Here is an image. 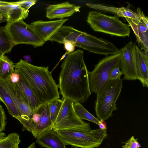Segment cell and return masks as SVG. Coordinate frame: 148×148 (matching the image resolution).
Instances as JSON below:
<instances>
[{
    "mask_svg": "<svg viewBox=\"0 0 148 148\" xmlns=\"http://www.w3.org/2000/svg\"><path fill=\"white\" fill-rule=\"evenodd\" d=\"M61 68L58 86L62 99L84 103L91 92L83 51L78 49L67 54Z\"/></svg>",
    "mask_w": 148,
    "mask_h": 148,
    "instance_id": "obj_1",
    "label": "cell"
},
{
    "mask_svg": "<svg viewBox=\"0 0 148 148\" xmlns=\"http://www.w3.org/2000/svg\"><path fill=\"white\" fill-rule=\"evenodd\" d=\"M48 69V66H35L22 59L14 65L15 71L30 88L39 105L60 98L58 85Z\"/></svg>",
    "mask_w": 148,
    "mask_h": 148,
    "instance_id": "obj_2",
    "label": "cell"
},
{
    "mask_svg": "<svg viewBox=\"0 0 148 148\" xmlns=\"http://www.w3.org/2000/svg\"><path fill=\"white\" fill-rule=\"evenodd\" d=\"M123 79L108 80L96 93L95 110L98 119L104 121L117 109L116 102L123 87Z\"/></svg>",
    "mask_w": 148,
    "mask_h": 148,
    "instance_id": "obj_3",
    "label": "cell"
},
{
    "mask_svg": "<svg viewBox=\"0 0 148 148\" xmlns=\"http://www.w3.org/2000/svg\"><path fill=\"white\" fill-rule=\"evenodd\" d=\"M56 131L66 145H70L74 148L97 147L107 136L106 129L100 128L87 132L75 130Z\"/></svg>",
    "mask_w": 148,
    "mask_h": 148,
    "instance_id": "obj_4",
    "label": "cell"
},
{
    "mask_svg": "<svg viewBox=\"0 0 148 148\" xmlns=\"http://www.w3.org/2000/svg\"><path fill=\"white\" fill-rule=\"evenodd\" d=\"M87 21L95 31L120 37L129 36L130 34L129 25L115 16L92 11L88 13Z\"/></svg>",
    "mask_w": 148,
    "mask_h": 148,
    "instance_id": "obj_5",
    "label": "cell"
},
{
    "mask_svg": "<svg viewBox=\"0 0 148 148\" xmlns=\"http://www.w3.org/2000/svg\"><path fill=\"white\" fill-rule=\"evenodd\" d=\"M121 53L107 56L100 60L91 71L88 72L91 92L96 93L109 79L110 74L114 68L119 66Z\"/></svg>",
    "mask_w": 148,
    "mask_h": 148,
    "instance_id": "obj_6",
    "label": "cell"
},
{
    "mask_svg": "<svg viewBox=\"0 0 148 148\" xmlns=\"http://www.w3.org/2000/svg\"><path fill=\"white\" fill-rule=\"evenodd\" d=\"M62 100L63 104L53 124V130L55 131L75 130L85 132L90 130L89 123L82 121L75 113L73 102L68 99Z\"/></svg>",
    "mask_w": 148,
    "mask_h": 148,
    "instance_id": "obj_7",
    "label": "cell"
},
{
    "mask_svg": "<svg viewBox=\"0 0 148 148\" xmlns=\"http://www.w3.org/2000/svg\"><path fill=\"white\" fill-rule=\"evenodd\" d=\"M4 27L14 46L19 44H26L37 47L42 46L45 43L30 25L25 23L23 19L7 23Z\"/></svg>",
    "mask_w": 148,
    "mask_h": 148,
    "instance_id": "obj_8",
    "label": "cell"
},
{
    "mask_svg": "<svg viewBox=\"0 0 148 148\" xmlns=\"http://www.w3.org/2000/svg\"><path fill=\"white\" fill-rule=\"evenodd\" d=\"M5 81L9 93L21 114V119L19 122L23 125L22 130H27L32 133L34 130L32 121L34 112L26 103L21 92L15 84L9 79Z\"/></svg>",
    "mask_w": 148,
    "mask_h": 148,
    "instance_id": "obj_9",
    "label": "cell"
},
{
    "mask_svg": "<svg viewBox=\"0 0 148 148\" xmlns=\"http://www.w3.org/2000/svg\"><path fill=\"white\" fill-rule=\"evenodd\" d=\"M136 45L130 41L120 49V68L124 75L123 79L125 80H135L137 79L134 56Z\"/></svg>",
    "mask_w": 148,
    "mask_h": 148,
    "instance_id": "obj_10",
    "label": "cell"
},
{
    "mask_svg": "<svg viewBox=\"0 0 148 148\" xmlns=\"http://www.w3.org/2000/svg\"><path fill=\"white\" fill-rule=\"evenodd\" d=\"M68 20L63 18L49 21H37L30 25L40 38L45 42Z\"/></svg>",
    "mask_w": 148,
    "mask_h": 148,
    "instance_id": "obj_11",
    "label": "cell"
},
{
    "mask_svg": "<svg viewBox=\"0 0 148 148\" xmlns=\"http://www.w3.org/2000/svg\"><path fill=\"white\" fill-rule=\"evenodd\" d=\"M81 6L68 2L49 5L46 8V16L50 19H63L72 16L76 12H79Z\"/></svg>",
    "mask_w": 148,
    "mask_h": 148,
    "instance_id": "obj_12",
    "label": "cell"
},
{
    "mask_svg": "<svg viewBox=\"0 0 148 148\" xmlns=\"http://www.w3.org/2000/svg\"><path fill=\"white\" fill-rule=\"evenodd\" d=\"M86 5L90 8L102 12L111 13L119 18L120 17H123L130 18L134 21H140L137 13L130 8V4L126 7H116L102 4L91 3H87Z\"/></svg>",
    "mask_w": 148,
    "mask_h": 148,
    "instance_id": "obj_13",
    "label": "cell"
},
{
    "mask_svg": "<svg viewBox=\"0 0 148 148\" xmlns=\"http://www.w3.org/2000/svg\"><path fill=\"white\" fill-rule=\"evenodd\" d=\"M134 56L137 79L144 87H148V54L136 45Z\"/></svg>",
    "mask_w": 148,
    "mask_h": 148,
    "instance_id": "obj_14",
    "label": "cell"
},
{
    "mask_svg": "<svg viewBox=\"0 0 148 148\" xmlns=\"http://www.w3.org/2000/svg\"><path fill=\"white\" fill-rule=\"evenodd\" d=\"M36 139V143L41 147L66 148V145L58 134L53 129L43 132Z\"/></svg>",
    "mask_w": 148,
    "mask_h": 148,
    "instance_id": "obj_15",
    "label": "cell"
},
{
    "mask_svg": "<svg viewBox=\"0 0 148 148\" xmlns=\"http://www.w3.org/2000/svg\"><path fill=\"white\" fill-rule=\"evenodd\" d=\"M40 116L37 126L32 133L36 138L45 131L53 129V123L50 117L48 103L40 104L38 107Z\"/></svg>",
    "mask_w": 148,
    "mask_h": 148,
    "instance_id": "obj_16",
    "label": "cell"
},
{
    "mask_svg": "<svg viewBox=\"0 0 148 148\" xmlns=\"http://www.w3.org/2000/svg\"><path fill=\"white\" fill-rule=\"evenodd\" d=\"M125 18L136 36L139 47L148 53V29L140 21L135 22L130 18Z\"/></svg>",
    "mask_w": 148,
    "mask_h": 148,
    "instance_id": "obj_17",
    "label": "cell"
},
{
    "mask_svg": "<svg viewBox=\"0 0 148 148\" xmlns=\"http://www.w3.org/2000/svg\"><path fill=\"white\" fill-rule=\"evenodd\" d=\"M0 14L7 19V23H10L21 19L23 11L19 5L13 2L0 1Z\"/></svg>",
    "mask_w": 148,
    "mask_h": 148,
    "instance_id": "obj_18",
    "label": "cell"
},
{
    "mask_svg": "<svg viewBox=\"0 0 148 148\" xmlns=\"http://www.w3.org/2000/svg\"><path fill=\"white\" fill-rule=\"evenodd\" d=\"M0 101L5 104L9 114L19 121L21 114L9 93L5 81L0 80Z\"/></svg>",
    "mask_w": 148,
    "mask_h": 148,
    "instance_id": "obj_19",
    "label": "cell"
},
{
    "mask_svg": "<svg viewBox=\"0 0 148 148\" xmlns=\"http://www.w3.org/2000/svg\"><path fill=\"white\" fill-rule=\"evenodd\" d=\"M14 84L20 90L26 103L34 112L40 105L32 90L21 77L19 81Z\"/></svg>",
    "mask_w": 148,
    "mask_h": 148,
    "instance_id": "obj_20",
    "label": "cell"
},
{
    "mask_svg": "<svg viewBox=\"0 0 148 148\" xmlns=\"http://www.w3.org/2000/svg\"><path fill=\"white\" fill-rule=\"evenodd\" d=\"M15 72L14 64L6 56L0 58V80H6Z\"/></svg>",
    "mask_w": 148,
    "mask_h": 148,
    "instance_id": "obj_21",
    "label": "cell"
},
{
    "mask_svg": "<svg viewBox=\"0 0 148 148\" xmlns=\"http://www.w3.org/2000/svg\"><path fill=\"white\" fill-rule=\"evenodd\" d=\"M11 39L5 27H0V51L4 55L14 47Z\"/></svg>",
    "mask_w": 148,
    "mask_h": 148,
    "instance_id": "obj_22",
    "label": "cell"
},
{
    "mask_svg": "<svg viewBox=\"0 0 148 148\" xmlns=\"http://www.w3.org/2000/svg\"><path fill=\"white\" fill-rule=\"evenodd\" d=\"M73 108L75 113L80 119L88 120L99 125V120L88 112L80 103H73Z\"/></svg>",
    "mask_w": 148,
    "mask_h": 148,
    "instance_id": "obj_23",
    "label": "cell"
},
{
    "mask_svg": "<svg viewBox=\"0 0 148 148\" xmlns=\"http://www.w3.org/2000/svg\"><path fill=\"white\" fill-rule=\"evenodd\" d=\"M21 141L19 135L12 133L0 141V148H19L18 145Z\"/></svg>",
    "mask_w": 148,
    "mask_h": 148,
    "instance_id": "obj_24",
    "label": "cell"
},
{
    "mask_svg": "<svg viewBox=\"0 0 148 148\" xmlns=\"http://www.w3.org/2000/svg\"><path fill=\"white\" fill-rule=\"evenodd\" d=\"M63 103V100L59 99L53 100L48 103L51 118L53 124L59 114Z\"/></svg>",
    "mask_w": 148,
    "mask_h": 148,
    "instance_id": "obj_25",
    "label": "cell"
},
{
    "mask_svg": "<svg viewBox=\"0 0 148 148\" xmlns=\"http://www.w3.org/2000/svg\"><path fill=\"white\" fill-rule=\"evenodd\" d=\"M37 1L36 0H23L13 2L20 6L25 11L29 12V9L35 4Z\"/></svg>",
    "mask_w": 148,
    "mask_h": 148,
    "instance_id": "obj_26",
    "label": "cell"
},
{
    "mask_svg": "<svg viewBox=\"0 0 148 148\" xmlns=\"http://www.w3.org/2000/svg\"><path fill=\"white\" fill-rule=\"evenodd\" d=\"M7 118L2 106L0 104V132L5 130Z\"/></svg>",
    "mask_w": 148,
    "mask_h": 148,
    "instance_id": "obj_27",
    "label": "cell"
},
{
    "mask_svg": "<svg viewBox=\"0 0 148 148\" xmlns=\"http://www.w3.org/2000/svg\"><path fill=\"white\" fill-rule=\"evenodd\" d=\"M62 44L64 45V49L66 52L61 58L60 60L63 59L66 55L74 52L75 47V45L72 42L67 40L63 41Z\"/></svg>",
    "mask_w": 148,
    "mask_h": 148,
    "instance_id": "obj_28",
    "label": "cell"
},
{
    "mask_svg": "<svg viewBox=\"0 0 148 148\" xmlns=\"http://www.w3.org/2000/svg\"><path fill=\"white\" fill-rule=\"evenodd\" d=\"M140 146L137 140L134 136L130 138L125 143V145L123 146V148H139Z\"/></svg>",
    "mask_w": 148,
    "mask_h": 148,
    "instance_id": "obj_29",
    "label": "cell"
},
{
    "mask_svg": "<svg viewBox=\"0 0 148 148\" xmlns=\"http://www.w3.org/2000/svg\"><path fill=\"white\" fill-rule=\"evenodd\" d=\"M123 74L122 72L120 70V67H116L111 71L109 77L110 80H115L121 79V75Z\"/></svg>",
    "mask_w": 148,
    "mask_h": 148,
    "instance_id": "obj_30",
    "label": "cell"
},
{
    "mask_svg": "<svg viewBox=\"0 0 148 148\" xmlns=\"http://www.w3.org/2000/svg\"><path fill=\"white\" fill-rule=\"evenodd\" d=\"M137 13L138 14L140 21L148 29V18L146 16L143 12L139 8L137 9Z\"/></svg>",
    "mask_w": 148,
    "mask_h": 148,
    "instance_id": "obj_31",
    "label": "cell"
},
{
    "mask_svg": "<svg viewBox=\"0 0 148 148\" xmlns=\"http://www.w3.org/2000/svg\"><path fill=\"white\" fill-rule=\"evenodd\" d=\"M9 79L12 83L15 84L19 81L20 77L15 71V72L11 74Z\"/></svg>",
    "mask_w": 148,
    "mask_h": 148,
    "instance_id": "obj_32",
    "label": "cell"
},
{
    "mask_svg": "<svg viewBox=\"0 0 148 148\" xmlns=\"http://www.w3.org/2000/svg\"><path fill=\"white\" fill-rule=\"evenodd\" d=\"M98 125L100 129L102 130L106 129V124L104 121L99 120Z\"/></svg>",
    "mask_w": 148,
    "mask_h": 148,
    "instance_id": "obj_33",
    "label": "cell"
},
{
    "mask_svg": "<svg viewBox=\"0 0 148 148\" xmlns=\"http://www.w3.org/2000/svg\"><path fill=\"white\" fill-rule=\"evenodd\" d=\"M7 21V19L3 16L0 14V24L3 22Z\"/></svg>",
    "mask_w": 148,
    "mask_h": 148,
    "instance_id": "obj_34",
    "label": "cell"
},
{
    "mask_svg": "<svg viewBox=\"0 0 148 148\" xmlns=\"http://www.w3.org/2000/svg\"><path fill=\"white\" fill-rule=\"evenodd\" d=\"M35 142L32 143L27 148H35Z\"/></svg>",
    "mask_w": 148,
    "mask_h": 148,
    "instance_id": "obj_35",
    "label": "cell"
},
{
    "mask_svg": "<svg viewBox=\"0 0 148 148\" xmlns=\"http://www.w3.org/2000/svg\"><path fill=\"white\" fill-rule=\"evenodd\" d=\"M4 55H3L0 51V58H1V57H2Z\"/></svg>",
    "mask_w": 148,
    "mask_h": 148,
    "instance_id": "obj_36",
    "label": "cell"
}]
</instances>
